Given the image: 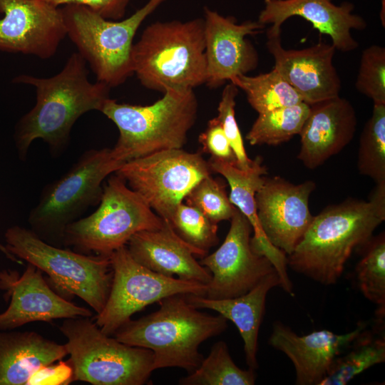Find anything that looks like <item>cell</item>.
<instances>
[{"label": "cell", "instance_id": "cell-32", "mask_svg": "<svg viewBox=\"0 0 385 385\" xmlns=\"http://www.w3.org/2000/svg\"><path fill=\"white\" fill-rule=\"evenodd\" d=\"M168 222L175 234L199 253L200 257L207 255L209 250L219 242L217 224L196 207L183 202Z\"/></svg>", "mask_w": 385, "mask_h": 385}, {"label": "cell", "instance_id": "cell-39", "mask_svg": "<svg viewBox=\"0 0 385 385\" xmlns=\"http://www.w3.org/2000/svg\"><path fill=\"white\" fill-rule=\"evenodd\" d=\"M0 251L1 252H6V251L5 246L1 245V243H0Z\"/></svg>", "mask_w": 385, "mask_h": 385}, {"label": "cell", "instance_id": "cell-10", "mask_svg": "<svg viewBox=\"0 0 385 385\" xmlns=\"http://www.w3.org/2000/svg\"><path fill=\"white\" fill-rule=\"evenodd\" d=\"M163 220L116 174L103 186L95 212L67 226L63 245L79 253L109 257L135 233L161 227Z\"/></svg>", "mask_w": 385, "mask_h": 385}, {"label": "cell", "instance_id": "cell-34", "mask_svg": "<svg viewBox=\"0 0 385 385\" xmlns=\"http://www.w3.org/2000/svg\"><path fill=\"white\" fill-rule=\"evenodd\" d=\"M355 86L374 104H385L384 47L371 45L363 50Z\"/></svg>", "mask_w": 385, "mask_h": 385}, {"label": "cell", "instance_id": "cell-14", "mask_svg": "<svg viewBox=\"0 0 385 385\" xmlns=\"http://www.w3.org/2000/svg\"><path fill=\"white\" fill-rule=\"evenodd\" d=\"M315 183L294 185L274 176H265L255 195L260 225L269 242L290 255L311 225L314 215L309 207Z\"/></svg>", "mask_w": 385, "mask_h": 385}, {"label": "cell", "instance_id": "cell-5", "mask_svg": "<svg viewBox=\"0 0 385 385\" xmlns=\"http://www.w3.org/2000/svg\"><path fill=\"white\" fill-rule=\"evenodd\" d=\"M150 105L120 103L108 98L101 112L118 128L111 148L114 159L125 163L158 151L181 149L197 116L194 89H172Z\"/></svg>", "mask_w": 385, "mask_h": 385}, {"label": "cell", "instance_id": "cell-20", "mask_svg": "<svg viewBox=\"0 0 385 385\" xmlns=\"http://www.w3.org/2000/svg\"><path fill=\"white\" fill-rule=\"evenodd\" d=\"M365 324L338 334L323 329L299 336L280 322L273 324L269 344L292 362L297 385H319L336 356L359 335Z\"/></svg>", "mask_w": 385, "mask_h": 385}, {"label": "cell", "instance_id": "cell-9", "mask_svg": "<svg viewBox=\"0 0 385 385\" xmlns=\"http://www.w3.org/2000/svg\"><path fill=\"white\" fill-rule=\"evenodd\" d=\"M4 237L11 255L45 272L58 289L78 297L96 314L103 310L113 279L109 257L62 249L18 225L9 227Z\"/></svg>", "mask_w": 385, "mask_h": 385}, {"label": "cell", "instance_id": "cell-30", "mask_svg": "<svg viewBox=\"0 0 385 385\" xmlns=\"http://www.w3.org/2000/svg\"><path fill=\"white\" fill-rule=\"evenodd\" d=\"M364 254L356 272L359 287L367 299L376 304L379 318L385 313V234L371 237L362 246Z\"/></svg>", "mask_w": 385, "mask_h": 385}, {"label": "cell", "instance_id": "cell-31", "mask_svg": "<svg viewBox=\"0 0 385 385\" xmlns=\"http://www.w3.org/2000/svg\"><path fill=\"white\" fill-rule=\"evenodd\" d=\"M357 168L376 183H385V104H374L371 116L361 132Z\"/></svg>", "mask_w": 385, "mask_h": 385}, {"label": "cell", "instance_id": "cell-23", "mask_svg": "<svg viewBox=\"0 0 385 385\" xmlns=\"http://www.w3.org/2000/svg\"><path fill=\"white\" fill-rule=\"evenodd\" d=\"M207 163L212 171L220 174L227 180L230 188V202L250 223L254 233L250 238L252 249L257 254L270 260L279 277L280 287L292 294L293 286L287 273V257L269 242L257 217L255 195L263 184L267 173L266 167L262 165V158L257 157L252 168L247 171L240 169L236 165L213 158H210Z\"/></svg>", "mask_w": 385, "mask_h": 385}, {"label": "cell", "instance_id": "cell-19", "mask_svg": "<svg viewBox=\"0 0 385 385\" xmlns=\"http://www.w3.org/2000/svg\"><path fill=\"white\" fill-rule=\"evenodd\" d=\"M258 22L271 24L267 31L281 33L282 25L289 18L300 16L312 24L321 34L328 35L336 50L354 51L359 43L352 36V29L364 30L367 24L361 16L353 14L354 4H334L332 0H265Z\"/></svg>", "mask_w": 385, "mask_h": 385}, {"label": "cell", "instance_id": "cell-6", "mask_svg": "<svg viewBox=\"0 0 385 385\" xmlns=\"http://www.w3.org/2000/svg\"><path fill=\"white\" fill-rule=\"evenodd\" d=\"M166 0H148L129 17L106 19L89 8L69 4L61 8L66 36L89 64L98 81L114 88L133 75V38L145 19Z\"/></svg>", "mask_w": 385, "mask_h": 385}, {"label": "cell", "instance_id": "cell-7", "mask_svg": "<svg viewBox=\"0 0 385 385\" xmlns=\"http://www.w3.org/2000/svg\"><path fill=\"white\" fill-rule=\"evenodd\" d=\"M123 164L113 158L111 148L86 151L64 175L45 186L29 212L30 229L47 243L63 246L67 226L99 204L103 180Z\"/></svg>", "mask_w": 385, "mask_h": 385}, {"label": "cell", "instance_id": "cell-22", "mask_svg": "<svg viewBox=\"0 0 385 385\" xmlns=\"http://www.w3.org/2000/svg\"><path fill=\"white\" fill-rule=\"evenodd\" d=\"M126 247L136 262L158 274L176 275L206 285L211 280L210 272L195 258L199 253L181 240L165 220L158 229L135 233Z\"/></svg>", "mask_w": 385, "mask_h": 385}, {"label": "cell", "instance_id": "cell-33", "mask_svg": "<svg viewBox=\"0 0 385 385\" xmlns=\"http://www.w3.org/2000/svg\"><path fill=\"white\" fill-rule=\"evenodd\" d=\"M184 199L186 204L196 207L216 224L230 220L237 210L230 202L225 185L211 175L200 180Z\"/></svg>", "mask_w": 385, "mask_h": 385}, {"label": "cell", "instance_id": "cell-21", "mask_svg": "<svg viewBox=\"0 0 385 385\" xmlns=\"http://www.w3.org/2000/svg\"><path fill=\"white\" fill-rule=\"evenodd\" d=\"M356 128V112L347 99L339 96L310 105L297 158L309 169L318 168L351 142Z\"/></svg>", "mask_w": 385, "mask_h": 385}, {"label": "cell", "instance_id": "cell-12", "mask_svg": "<svg viewBox=\"0 0 385 385\" xmlns=\"http://www.w3.org/2000/svg\"><path fill=\"white\" fill-rule=\"evenodd\" d=\"M113 279L103 310L95 317L101 332L111 336L136 312L177 294L204 296L207 285L155 272L136 262L124 246L110 256Z\"/></svg>", "mask_w": 385, "mask_h": 385}, {"label": "cell", "instance_id": "cell-2", "mask_svg": "<svg viewBox=\"0 0 385 385\" xmlns=\"http://www.w3.org/2000/svg\"><path fill=\"white\" fill-rule=\"evenodd\" d=\"M385 220V183H376L369 201L349 198L329 205L314 219L287 265L324 285L335 284L356 248Z\"/></svg>", "mask_w": 385, "mask_h": 385}, {"label": "cell", "instance_id": "cell-8", "mask_svg": "<svg viewBox=\"0 0 385 385\" xmlns=\"http://www.w3.org/2000/svg\"><path fill=\"white\" fill-rule=\"evenodd\" d=\"M59 330L71 369V381L93 385H143L150 381L153 353L103 334L88 317L64 319Z\"/></svg>", "mask_w": 385, "mask_h": 385}, {"label": "cell", "instance_id": "cell-15", "mask_svg": "<svg viewBox=\"0 0 385 385\" xmlns=\"http://www.w3.org/2000/svg\"><path fill=\"white\" fill-rule=\"evenodd\" d=\"M0 51L53 56L66 36L60 7L45 0H0Z\"/></svg>", "mask_w": 385, "mask_h": 385}, {"label": "cell", "instance_id": "cell-11", "mask_svg": "<svg viewBox=\"0 0 385 385\" xmlns=\"http://www.w3.org/2000/svg\"><path fill=\"white\" fill-rule=\"evenodd\" d=\"M212 170L200 153L158 151L125 162L114 173L169 222L189 191Z\"/></svg>", "mask_w": 385, "mask_h": 385}, {"label": "cell", "instance_id": "cell-35", "mask_svg": "<svg viewBox=\"0 0 385 385\" xmlns=\"http://www.w3.org/2000/svg\"><path fill=\"white\" fill-rule=\"evenodd\" d=\"M238 89L230 81L225 85L217 106V117L222 124L235 153L237 166L242 170L247 171L252 168L254 160L250 159L247 155L242 134L235 118V98Z\"/></svg>", "mask_w": 385, "mask_h": 385}, {"label": "cell", "instance_id": "cell-36", "mask_svg": "<svg viewBox=\"0 0 385 385\" xmlns=\"http://www.w3.org/2000/svg\"><path fill=\"white\" fill-rule=\"evenodd\" d=\"M198 140L203 152L210 154V158L237 165L236 157L217 117L208 121Z\"/></svg>", "mask_w": 385, "mask_h": 385}, {"label": "cell", "instance_id": "cell-28", "mask_svg": "<svg viewBox=\"0 0 385 385\" xmlns=\"http://www.w3.org/2000/svg\"><path fill=\"white\" fill-rule=\"evenodd\" d=\"M310 111V105L299 103L259 113L246 135L252 145H276L299 135Z\"/></svg>", "mask_w": 385, "mask_h": 385}, {"label": "cell", "instance_id": "cell-29", "mask_svg": "<svg viewBox=\"0 0 385 385\" xmlns=\"http://www.w3.org/2000/svg\"><path fill=\"white\" fill-rule=\"evenodd\" d=\"M255 370H244L233 361L224 341L215 343L207 357L188 376L179 380L180 385H253Z\"/></svg>", "mask_w": 385, "mask_h": 385}, {"label": "cell", "instance_id": "cell-27", "mask_svg": "<svg viewBox=\"0 0 385 385\" xmlns=\"http://www.w3.org/2000/svg\"><path fill=\"white\" fill-rule=\"evenodd\" d=\"M246 94L251 107L258 114L302 102L297 92L272 68L254 76L240 75L230 80Z\"/></svg>", "mask_w": 385, "mask_h": 385}, {"label": "cell", "instance_id": "cell-3", "mask_svg": "<svg viewBox=\"0 0 385 385\" xmlns=\"http://www.w3.org/2000/svg\"><path fill=\"white\" fill-rule=\"evenodd\" d=\"M159 309L137 320H129L114 334L125 344L150 349L153 353V370L178 367L194 371L203 356L200 345L227 328V319L210 315L190 304L185 294L160 300Z\"/></svg>", "mask_w": 385, "mask_h": 385}, {"label": "cell", "instance_id": "cell-16", "mask_svg": "<svg viewBox=\"0 0 385 385\" xmlns=\"http://www.w3.org/2000/svg\"><path fill=\"white\" fill-rule=\"evenodd\" d=\"M206 58L205 83L217 88L240 75H247L259 63V55L247 38L262 32L265 25L246 21L237 24L232 16H223L204 8Z\"/></svg>", "mask_w": 385, "mask_h": 385}, {"label": "cell", "instance_id": "cell-38", "mask_svg": "<svg viewBox=\"0 0 385 385\" xmlns=\"http://www.w3.org/2000/svg\"><path fill=\"white\" fill-rule=\"evenodd\" d=\"M385 0H381V9L380 11V19L381 22V25L383 28L385 27V6H384Z\"/></svg>", "mask_w": 385, "mask_h": 385}, {"label": "cell", "instance_id": "cell-24", "mask_svg": "<svg viewBox=\"0 0 385 385\" xmlns=\"http://www.w3.org/2000/svg\"><path fill=\"white\" fill-rule=\"evenodd\" d=\"M68 355L60 344L34 331H0V385L29 384L42 369Z\"/></svg>", "mask_w": 385, "mask_h": 385}, {"label": "cell", "instance_id": "cell-1", "mask_svg": "<svg viewBox=\"0 0 385 385\" xmlns=\"http://www.w3.org/2000/svg\"><path fill=\"white\" fill-rule=\"evenodd\" d=\"M86 62L78 53L70 55L63 68L48 78L22 74L16 83L32 86L36 103L18 121L14 140L19 158L25 160L31 143L41 139L51 153L58 155L68 145L76 121L91 111H101L110 98L111 88L103 83L91 82Z\"/></svg>", "mask_w": 385, "mask_h": 385}, {"label": "cell", "instance_id": "cell-37", "mask_svg": "<svg viewBox=\"0 0 385 385\" xmlns=\"http://www.w3.org/2000/svg\"><path fill=\"white\" fill-rule=\"evenodd\" d=\"M51 5L60 7L69 4L86 6L111 20L122 19L131 0H45Z\"/></svg>", "mask_w": 385, "mask_h": 385}, {"label": "cell", "instance_id": "cell-4", "mask_svg": "<svg viewBox=\"0 0 385 385\" xmlns=\"http://www.w3.org/2000/svg\"><path fill=\"white\" fill-rule=\"evenodd\" d=\"M204 19L156 21L133 43V74L149 90L194 89L205 83Z\"/></svg>", "mask_w": 385, "mask_h": 385}, {"label": "cell", "instance_id": "cell-26", "mask_svg": "<svg viewBox=\"0 0 385 385\" xmlns=\"http://www.w3.org/2000/svg\"><path fill=\"white\" fill-rule=\"evenodd\" d=\"M350 346L348 352L334 358L319 385H345L363 371L385 361L384 337H374L364 329Z\"/></svg>", "mask_w": 385, "mask_h": 385}, {"label": "cell", "instance_id": "cell-25", "mask_svg": "<svg viewBox=\"0 0 385 385\" xmlns=\"http://www.w3.org/2000/svg\"><path fill=\"white\" fill-rule=\"evenodd\" d=\"M281 287L276 271L264 277L255 287L240 297L214 299L202 295L185 294L188 302L197 309L215 311L237 327L244 342L246 362L250 369L258 368V334L265 310L267 294Z\"/></svg>", "mask_w": 385, "mask_h": 385}, {"label": "cell", "instance_id": "cell-13", "mask_svg": "<svg viewBox=\"0 0 385 385\" xmlns=\"http://www.w3.org/2000/svg\"><path fill=\"white\" fill-rule=\"evenodd\" d=\"M252 231L248 220L237 209L222 245L199 262L212 276L204 297L214 299L240 297L276 271L268 258L252 249Z\"/></svg>", "mask_w": 385, "mask_h": 385}, {"label": "cell", "instance_id": "cell-18", "mask_svg": "<svg viewBox=\"0 0 385 385\" xmlns=\"http://www.w3.org/2000/svg\"><path fill=\"white\" fill-rule=\"evenodd\" d=\"M267 51L274 60L273 68L309 105L339 96L342 82L333 63L336 48L318 42L302 49H285L281 33L267 31Z\"/></svg>", "mask_w": 385, "mask_h": 385}, {"label": "cell", "instance_id": "cell-17", "mask_svg": "<svg viewBox=\"0 0 385 385\" xmlns=\"http://www.w3.org/2000/svg\"><path fill=\"white\" fill-rule=\"evenodd\" d=\"M0 289L10 298L7 309L0 313V331L15 329L32 322L93 315L90 309L67 301L53 291L42 271L30 263L21 274L1 271Z\"/></svg>", "mask_w": 385, "mask_h": 385}]
</instances>
